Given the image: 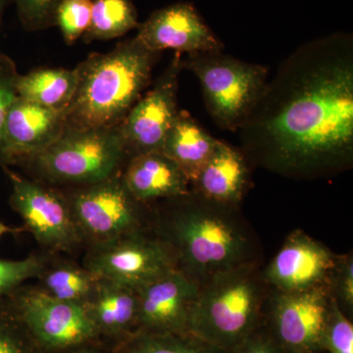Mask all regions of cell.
<instances>
[{
	"mask_svg": "<svg viewBox=\"0 0 353 353\" xmlns=\"http://www.w3.org/2000/svg\"><path fill=\"white\" fill-rule=\"evenodd\" d=\"M41 287L48 296L67 303L88 305L97 290L99 277L87 267L61 263L48 268L39 275Z\"/></svg>",
	"mask_w": 353,
	"mask_h": 353,
	"instance_id": "cell-22",
	"label": "cell"
},
{
	"mask_svg": "<svg viewBox=\"0 0 353 353\" xmlns=\"http://www.w3.org/2000/svg\"><path fill=\"white\" fill-rule=\"evenodd\" d=\"M92 0H62L55 14L65 43L72 46L83 38L92 20Z\"/></svg>",
	"mask_w": 353,
	"mask_h": 353,
	"instance_id": "cell-26",
	"label": "cell"
},
{
	"mask_svg": "<svg viewBox=\"0 0 353 353\" xmlns=\"http://www.w3.org/2000/svg\"><path fill=\"white\" fill-rule=\"evenodd\" d=\"M11 183V208L39 245L51 250H71L82 241L68 197L2 166Z\"/></svg>",
	"mask_w": 353,
	"mask_h": 353,
	"instance_id": "cell-10",
	"label": "cell"
},
{
	"mask_svg": "<svg viewBox=\"0 0 353 353\" xmlns=\"http://www.w3.org/2000/svg\"><path fill=\"white\" fill-rule=\"evenodd\" d=\"M199 285L179 269L148 283L138 292L136 334H188L190 311Z\"/></svg>",
	"mask_w": 353,
	"mask_h": 353,
	"instance_id": "cell-15",
	"label": "cell"
},
{
	"mask_svg": "<svg viewBox=\"0 0 353 353\" xmlns=\"http://www.w3.org/2000/svg\"><path fill=\"white\" fill-rule=\"evenodd\" d=\"M82 238L94 246L105 245L139 231V202L128 192L121 173L83 185L68 197Z\"/></svg>",
	"mask_w": 353,
	"mask_h": 353,
	"instance_id": "cell-9",
	"label": "cell"
},
{
	"mask_svg": "<svg viewBox=\"0 0 353 353\" xmlns=\"http://www.w3.org/2000/svg\"><path fill=\"white\" fill-rule=\"evenodd\" d=\"M250 181L248 162L243 153L219 141L206 164L190 183L194 192L209 201L239 205Z\"/></svg>",
	"mask_w": 353,
	"mask_h": 353,
	"instance_id": "cell-18",
	"label": "cell"
},
{
	"mask_svg": "<svg viewBox=\"0 0 353 353\" xmlns=\"http://www.w3.org/2000/svg\"><path fill=\"white\" fill-rule=\"evenodd\" d=\"M182 70V54L176 52L152 90L136 102L121 123L130 158L161 152L165 137L179 113V75Z\"/></svg>",
	"mask_w": 353,
	"mask_h": 353,
	"instance_id": "cell-12",
	"label": "cell"
},
{
	"mask_svg": "<svg viewBox=\"0 0 353 353\" xmlns=\"http://www.w3.org/2000/svg\"><path fill=\"white\" fill-rule=\"evenodd\" d=\"M12 3V0H0V27H1L2 23H3L4 14L7 7Z\"/></svg>",
	"mask_w": 353,
	"mask_h": 353,
	"instance_id": "cell-35",
	"label": "cell"
},
{
	"mask_svg": "<svg viewBox=\"0 0 353 353\" xmlns=\"http://www.w3.org/2000/svg\"><path fill=\"white\" fill-rule=\"evenodd\" d=\"M78 88L76 69L39 68L16 81L17 97L50 109L66 111Z\"/></svg>",
	"mask_w": 353,
	"mask_h": 353,
	"instance_id": "cell-21",
	"label": "cell"
},
{
	"mask_svg": "<svg viewBox=\"0 0 353 353\" xmlns=\"http://www.w3.org/2000/svg\"><path fill=\"white\" fill-rule=\"evenodd\" d=\"M218 143L219 139L210 136L189 113L179 111L165 137L161 152L178 165L192 183Z\"/></svg>",
	"mask_w": 353,
	"mask_h": 353,
	"instance_id": "cell-20",
	"label": "cell"
},
{
	"mask_svg": "<svg viewBox=\"0 0 353 353\" xmlns=\"http://www.w3.org/2000/svg\"><path fill=\"white\" fill-rule=\"evenodd\" d=\"M322 353H353L352 319L332 296L322 339Z\"/></svg>",
	"mask_w": 353,
	"mask_h": 353,
	"instance_id": "cell-27",
	"label": "cell"
},
{
	"mask_svg": "<svg viewBox=\"0 0 353 353\" xmlns=\"http://www.w3.org/2000/svg\"><path fill=\"white\" fill-rule=\"evenodd\" d=\"M18 76L19 73L13 60L8 55L0 53V165L2 164V132L9 108L17 99L16 81Z\"/></svg>",
	"mask_w": 353,
	"mask_h": 353,
	"instance_id": "cell-31",
	"label": "cell"
},
{
	"mask_svg": "<svg viewBox=\"0 0 353 353\" xmlns=\"http://www.w3.org/2000/svg\"><path fill=\"white\" fill-rule=\"evenodd\" d=\"M331 299L328 288L303 292L271 290L265 327L285 353H322Z\"/></svg>",
	"mask_w": 353,
	"mask_h": 353,
	"instance_id": "cell-8",
	"label": "cell"
},
{
	"mask_svg": "<svg viewBox=\"0 0 353 353\" xmlns=\"http://www.w3.org/2000/svg\"><path fill=\"white\" fill-rule=\"evenodd\" d=\"M0 353H43L7 296L0 299Z\"/></svg>",
	"mask_w": 353,
	"mask_h": 353,
	"instance_id": "cell-25",
	"label": "cell"
},
{
	"mask_svg": "<svg viewBox=\"0 0 353 353\" xmlns=\"http://www.w3.org/2000/svg\"><path fill=\"white\" fill-rule=\"evenodd\" d=\"M159 54L146 50L136 37L108 52L90 54L75 68L78 88L66 110V128L120 125L150 85Z\"/></svg>",
	"mask_w": 353,
	"mask_h": 353,
	"instance_id": "cell-3",
	"label": "cell"
},
{
	"mask_svg": "<svg viewBox=\"0 0 353 353\" xmlns=\"http://www.w3.org/2000/svg\"><path fill=\"white\" fill-rule=\"evenodd\" d=\"M66 130V111L17 99L4 123L1 166L25 164L48 150Z\"/></svg>",
	"mask_w": 353,
	"mask_h": 353,
	"instance_id": "cell-16",
	"label": "cell"
},
{
	"mask_svg": "<svg viewBox=\"0 0 353 353\" xmlns=\"http://www.w3.org/2000/svg\"><path fill=\"white\" fill-rule=\"evenodd\" d=\"M139 25L132 0H92V20L83 39L85 43L122 38Z\"/></svg>",
	"mask_w": 353,
	"mask_h": 353,
	"instance_id": "cell-23",
	"label": "cell"
},
{
	"mask_svg": "<svg viewBox=\"0 0 353 353\" xmlns=\"http://www.w3.org/2000/svg\"><path fill=\"white\" fill-rule=\"evenodd\" d=\"M24 230L26 229H16V228L7 226L6 224H4L3 222L0 221V239H1L6 234L17 233V232L24 231Z\"/></svg>",
	"mask_w": 353,
	"mask_h": 353,
	"instance_id": "cell-34",
	"label": "cell"
},
{
	"mask_svg": "<svg viewBox=\"0 0 353 353\" xmlns=\"http://www.w3.org/2000/svg\"><path fill=\"white\" fill-rule=\"evenodd\" d=\"M46 264V260L34 254L22 260L0 259V299L12 294L28 280L39 278Z\"/></svg>",
	"mask_w": 353,
	"mask_h": 353,
	"instance_id": "cell-28",
	"label": "cell"
},
{
	"mask_svg": "<svg viewBox=\"0 0 353 353\" xmlns=\"http://www.w3.org/2000/svg\"><path fill=\"white\" fill-rule=\"evenodd\" d=\"M270 292L259 263L221 272L199 285L189 333L231 353L263 325Z\"/></svg>",
	"mask_w": 353,
	"mask_h": 353,
	"instance_id": "cell-4",
	"label": "cell"
},
{
	"mask_svg": "<svg viewBox=\"0 0 353 353\" xmlns=\"http://www.w3.org/2000/svg\"><path fill=\"white\" fill-rule=\"evenodd\" d=\"M246 157L285 176L312 178L353 159V39L334 32L292 53L239 130Z\"/></svg>",
	"mask_w": 353,
	"mask_h": 353,
	"instance_id": "cell-1",
	"label": "cell"
},
{
	"mask_svg": "<svg viewBox=\"0 0 353 353\" xmlns=\"http://www.w3.org/2000/svg\"><path fill=\"white\" fill-rule=\"evenodd\" d=\"M173 208L158 226L176 268L199 285L221 272L259 263V245L238 205L209 201L190 190L170 199Z\"/></svg>",
	"mask_w": 353,
	"mask_h": 353,
	"instance_id": "cell-2",
	"label": "cell"
},
{
	"mask_svg": "<svg viewBox=\"0 0 353 353\" xmlns=\"http://www.w3.org/2000/svg\"><path fill=\"white\" fill-rule=\"evenodd\" d=\"M126 157L120 125L66 128L52 145L25 164L46 182L83 187L121 173Z\"/></svg>",
	"mask_w": 353,
	"mask_h": 353,
	"instance_id": "cell-5",
	"label": "cell"
},
{
	"mask_svg": "<svg viewBox=\"0 0 353 353\" xmlns=\"http://www.w3.org/2000/svg\"><path fill=\"white\" fill-rule=\"evenodd\" d=\"M339 255L303 231L292 232L263 270L271 290L279 292L328 288Z\"/></svg>",
	"mask_w": 353,
	"mask_h": 353,
	"instance_id": "cell-13",
	"label": "cell"
},
{
	"mask_svg": "<svg viewBox=\"0 0 353 353\" xmlns=\"http://www.w3.org/2000/svg\"><path fill=\"white\" fill-rule=\"evenodd\" d=\"M182 69L197 77L204 102L217 126L238 132L263 94L269 70L215 52H197L182 58Z\"/></svg>",
	"mask_w": 353,
	"mask_h": 353,
	"instance_id": "cell-6",
	"label": "cell"
},
{
	"mask_svg": "<svg viewBox=\"0 0 353 353\" xmlns=\"http://www.w3.org/2000/svg\"><path fill=\"white\" fill-rule=\"evenodd\" d=\"M136 38L146 50L192 54L222 51L224 44L206 24L192 2L181 1L157 9L139 23Z\"/></svg>",
	"mask_w": 353,
	"mask_h": 353,
	"instance_id": "cell-14",
	"label": "cell"
},
{
	"mask_svg": "<svg viewBox=\"0 0 353 353\" xmlns=\"http://www.w3.org/2000/svg\"><path fill=\"white\" fill-rule=\"evenodd\" d=\"M62 0H12L23 29L46 31L55 27V14Z\"/></svg>",
	"mask_w": 353,
	"mask_h": 353,
	"instance_id": "cell-29",
	"label": "cell"
},
{
	"mask_svg": "<svg viewBox=\"0 0 353 353\" xmlns=\"http://www.w3.org/2000/svg\"><path fill=\"white\" fill-rule=\"evenodd\" d=\"M85 267L99 278L138 290L176 268L171 248L161 239L132 232L105 245L94 246Z\"/></svg>",
	"mask_w": 353,
	"mask_h": 353,
	"instance_id": "cell-11",
	"label": "cell"
},
{
	"mask_svg": "<svg viewBox=\"0 0 353 353\" xmlns=\"http://www.w3.org/2000/svg\"><path fill=\"white\" fill-rule=\"evenodd\" d=\"M60 353H102L99 352V350H95V348L90 345H85V347H77L74 348V350H67V352H60Z\"/></svg>",
	"mask_w": 353,
	"mask_h": 353,
	"instance_id": "cell-33",
	"label": "cell"
},
{
	"mask_svg": "<svg viewBox=\"0 0 353 353\" xmlns=\"http://www.w3.org/2000/svg\"><path fill=\"white\" fill-rule=\"evenodd\" d=\"M231 353H285L272 338L264 323L256 332L248 336Z\"/></svg>",
	"mask_w": 353,
	"mask_h": 353,
	"instance_id": "cell-32",
	"label": "cell"
},
{
	"mask_svg": "<svg viewBox=\"0 0 353 353\" xmlns=\"http://www.w3.org/2000/svg\"><path fill=\"white\" fill-rule=\"evenodd\" d=\"M118 353H229L188 334H136L118 345Z\"/></svg>",
	"mask_w": 353,
	"mask_h": 353,
	"instance_id": "cell-24",
	"label": "cell"
},
{
	"mask_svg": "<svg viewBox=\"0 0 353 353\" xmlns=\"http://www.w3.org/2000/svg\"><path fill=\"white\" fill-rule=\"evenodd\" d=\"M88 309L101 336L118 345L134 336L138 322V292L106 279L99 278Z\"/></svg>",
	"mask_w": 353,
	"mask_h": 353,
	"instance_id": "cell-19",
	"label": "cell"
},
{
	"mask_svg": "<svg viewBox=\"0 0 353 353\" xmlns=\"http://www.w3.org/2000/svg\"><path fill=\"white\" fill-rule=\"evenodd\" d=\"M9 301L43 353L90 345L101 339L87 305L48 296L39 288H19Z\"/></svg>",
	"mask_w": 353,
	"mask_h": 353,
	"instance_id": "cell-7",
	"label": "cell"
},
{
	"mask_svg": "<svg viewBox=\"0 0 353 353\" xmlns=\"http://www.w3.org/2000/svg\"><path fill=\"white\" fill-rule=\"evenodd\" d=\"M121 178L130 194L141 204L169 201L190 192L189 179L162 152L130 158Z\"/></svg>",
	"mask_w": 353,
	"mask_h": 353,
	"instance_id": "cell-17",
	"label": "cell"
},
{
	"mask_svg": "<svg viewBox=\"0 0 353 353\" xmlns=\"http://www.w3.org/2000/svg\"><path fill=\"white\" fill-rule=\"evenodd\" d=\"M332 296L350 318L353 312V259L352 254L339 255L330 285Z\"/></svg>",
	"mask_w": 353,
	"mask_h": 353,
	"instance_id": "cell-30",
	"label": "cell"
}]
</instances>
